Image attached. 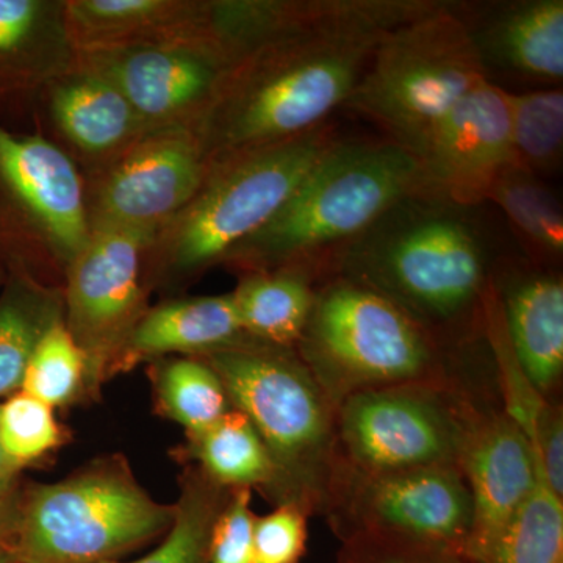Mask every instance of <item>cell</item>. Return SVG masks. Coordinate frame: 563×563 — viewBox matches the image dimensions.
<instances>
[{
  "label": "cell",
  "instance_id": "29",
  "mask_svg": "<svg viewBox=\"0 0 563 563\" xmlns=\"http://www.w3.org/2000/svg\"><path fill=\"white\" fill-rule=\"evenodd\" d=\"M507 92L518 166L539 177L555 172L561 165L563 150L562 88Z\"/></svg>",
  "mask_w": 563,
  "mask_h": 563
},
{
  "label": "cell",
  "instance_id": "23",
  "mask_svg": "<svg viewBox=\"0 0 563 563\" xmlns=\"http://www.w3.org/2000/svg\"><path fill=\"white\" fill-rule=\"evenodd\" d=\"M318 280L301 268L240 274L231 295L247 339L296 350L312 313Z\"/></svg>",
  "mask_w": 563,
  "mask_h": 563
},
{
  "label": "cell",
  "instance_id": "25",
  "mask_svg": "<svg viewBox=\"0 0 563 563\" xmlns=\"http://www.w3.org/2000/svg\"><path fill=\"white\" fill-rule=\"evenodd\" d=\"M60 321H65L62 288L7 276L0 287V402L21 391L33 352Z\"/></svg>",
  "mask_w": 563,
  "mask_h": 563
},
{
  "label": "cell",
  "instance_id": "36",
  "mask_svg": "<svg viewBox=\"0 0 563 563\" xmlns=\"http://www.w3.org/2000/svg\"><path fill=\"white\" fill-rule=\"evenodd\" d=\"M539 472L551 492L563 499V418L561 406L548 402L531 440Z\"/></svg>",
  "mask_w": 563,
  "mask_h": 563
},
{
  "label": "cell",
  "instance_id": "24",
  "mask_svg": "<svg viewBox=\"0 0 563 563\" xmlns=\"http://www.w3.org/2000/svg\"><path fill=\"white\" fill-rule=\"evenodd\" d=\"M180 457L222 487L261 488L277 504L279 476L272 455L239 410H229L209 428L187 435Z\"/></svg>",
  "mask_w": 563,
  "mask_h": 563
},
{
  "label": "cell",
  "instance_id": "38",
  "mask_svg": "<svg viewBox=\"0 0 563 563\" xmlns=\"http://www.w3.org/2000/svg\"><path fill=\"white\" fill-rule=\"evenodd\" d=\"M22 472L24 470L18 466L16 463L11 462L3 453L2 446H0V483L18 479V477H22Z\"/></svg>",
  "mask_w": 563,
  "mask_h": 563
},
{
  "label": "cell",
  "instance_id": "27",
  "mask_svg": "<svg viewBox=\"0 0 563 563\" xmlns=\"http://www.w3.org/2000/svg\"><path fill=\"white\" fill-rule=\"evenodd\" d=\"M487 203L501 211L518 242L540 263L562 261L561 202L537 174L514 166L496 181Z\"/></svg>",
  "mask_w": 563,
  "mask_h": 563
},
{
  "label": "cell",
  "instance_id": "9",
  "mask_svg": "<svg viewBox=\"0 0 563 563\" xmlns=\"http://www.w3.org/2000/svg\"><path fill=\"white\" fill-rule=\"evenodd\" d=\"M90 235L77 166L40 133L0 125V272L63 288Z\"/></svg>",
  "mask_w": 563,
  "mask_h": 563
},
{
  "label": "cell",
  "instance_id": "40",
  "mask_svg": "<svg viewBox=\"0 0 563 563\" xmlns=\"http://www.w3.org/2000/svg\"><path fill=\"white\" fill-rule=\"evenodd\" d=\"M5 279H7L5 273L0 272V287H2L3 282H5Z\"/></svg>",
  "mask_w": 563,
  "mask_h": 563
},
{
  "label": "cell",
  "instance_id": "16",
  "mask_svg": "<svg viewBox=\"0 0 563 563\" xmlns=\"http://www.w3.org/2000/svg\"><path fill=\"white\" fill-rule=\"evenodd\" d=\"M459 466L472 496L465 554L484 563L536 488V454L509 415L474 409Z\"/></svg>",
  "mask_w": 563,
  "mask_h": 563
},
{
  "label": "cell",
  "instance_id": "17",
  "mask_svg": "<svg viewBox=\"0 0 563 563\" xmlns=\"http://www.w3.org/2000/svg\"><path fill=\"white\" fill-rule=\"evenodd\" d=\"M33 125L81 176L106 168L147 131L122 92L80 57L41 92Z\"/></svg>",
  "mask_w": 563,
  "mask_h": 563
},
{
  "label": "cell",
  "instance_id": "18",
  "mask_svg": "<svg viewBox=\"0 0 563 563\" xmlns=\"http://www.w3.org/2000/svg\"><path fill=\"white\" fill-rule=\"evenodd\" d=\"M79 63L66 0H0V125L35 133L36 101Z\"/></svg>",
  "mask_w": 563,
  "mask_h": 563
},
{
  "label": "cell",
  "instance_id": "39",
  "mask_svg": "<svg viewBox=\"0 0 563 563\" xmlns=\"http://www.w3.org/2000/svg\"><path fill=\"white\" fill-rule=\"evenodd\" d=\"M0 563H18L13 542H0Z\"/></svg>",
  "mask_w": 563,
  "mask_h": 563
},
{
  "label": "cell",
  "instance_id": "7",
  "mask_svg": "<svg viewBox=\"0 0 563 563\" xmlns=\"http://www.w3.org/2000/svg\"><path fill=\"white\" fill-rule=\"evenodd\" d=\"M296 351L335 410L374 388L450 385L442 344L383 296L342 277L317 288Z\"/></svg>",
  "mask_w": 563,
  "mask_h": 563
},
{
  "label": "cell",
  "instance_id": "31",
  "mask_svg": "<svg viewBox=\"0 0 563 563\" xmlns=\"http://www.w3.org/2000/svg\"><path fill=\"white\" fill-rule=\"evenodd\" d=\"M21 391L52 409L92 399L87 361L65 321L55 324L41 339L25 369Z\"/></svg>",
  "mask_w": 563,
  "mask_h": 563
},
{
  "label": "cell",
  "instance_id": "12",
  "mask_svg": "<svg viewBox=\"0 0 563 563\" xmlns=\"http://www.w3.org/2000/svg\"><path fill=\"white\" fill-rule=\"evenodd\" d=\"M322 514L340 540L372 533L465 554L472 531V496L461 466L362 473L333 462Z\"/></svg>",
  "mask_w": 563,
  "mask_h": 563
},
{
  "label": "cell",
  "instance_id": "11",
  "mask_svg": "<svg viewBox=\"0 0 563 563\" xmlns=\"http://www.w3.org/2000/svg\"><path fill=\"white\" fill-rule=\"evenodd\" d=\"M155 233L95 229L63 282L65 325L85 355L92 399L128 372V346L150 310L147 255Z\"/></svg>",
  "mask_w": 563,
  "mask_h": 563
},
{
  "label": "cell",
  "instance_id": "15",
  "mask_svg": "<svg viewBox=\"0 0 563 563\" xmlns=\"http://www.w3.org/2000/svg\"><path fill=\"white\" fill-rule=\"evenodd\" d=\"M79 57L122 92L147 131H195L231 69L217 55L188 46L79 51Z\"/></svg>",
  "mask_w": 563,
  "mask_h": 563
},
{
  "label": "cell",
  "instance_id": "37",
  "mask_svg": "<svg viewBox=\"0 0 563 563\" xmlns=\"http://www.w3.org/2000/svg\"><path fill=\"white\" fill-rule=\"evenodd\" d=\"M24 485L22 477L0 483V542H13Z\"/></svg>",
  "mask_w": 563,
  "mask_h": 563
},
{
  "label": "cell",
  "instance_id": "3",
  "mask_svg": "<svg viewBox=\"0 0 563 563\" xmlns=\"http://www.w3.org/2000/svg\"><path fill=\"white\" fill-rule=\"evenodd\" d=\"M420 191L424 185L412 152L385 136L339 135L272 220L222 266L239 274L301 268L321 279L336 251L393 203Z\"/></svg>",
  "mask_w": 563,
  "mask_h": 563
},
{
  "label": "cell",
  "instance_id": "26",
  "mask_svg": "<svg viewBox=\"0 0 563 563\" xmlns=\"http://www.w3.org/2000/svg\"><path fill=\"white\" fill-rule=\"evenodd\" d=\"M155 410L187 435L201 432L232 410L222 380L201 357L155 358L147 368Z\"/></svg>",
  "mask_w": 563,
  "mask_h": 563
},
{
  "label": "cell",
  "instance_id": "4",
  "mask_svg": "<svg viewBox=\"0 0 563 563\" xmlns=\"http://www.w3.org/2000/svg\"><path fill=\"white\" fill-rule=\"evenodd\" d=\"M339 136L331 122L296 139L236 152L209 163L201 187L152 239V292L181 295L288 201L313 163Z\"/></svg>",
  "mask_w": 563,
  "mask_h": 563
},
{
  "label": "cell",
  "instance_id": "22",
  "mask_svg": "<svg viewBox=\"0 0 563 563\" xmlns=\"http://www.w3.org/2000/svg\"><path fill=\"white\" fill-rule=\"evenodd\" d=\"M255 343L240 324L231 292L220 296H174L151 306L128 346V372L136 363L184 355L206 357Z\"/></svg>",
  "mask_w": 563,
  "mask_h": 563
},
{
  "label": "cell",
  "instance_id": "1",
  "mask_svg": "<svg viewBox=\"0 0 563 563\" xmlns=\"http://www.w3.org/2000/svg\"><path fill=\"white\" fill-rule=\"evenodd\" d=\"M484 206L406 196L336 251L325 276L383 296L440 344L470 332L506 261Z\"/></svg>",
  "mask_w": 563,
  "mask_h": 563
},
{
  "label": "cell",
  "instance_id": "30",
  "mask_svg": "<svg viewBox=\"0 0 563 563\" xmlns=\"http://www.w3.org/2000/svg\"><path fill=\"white\" fill-rule=\"evenodd\" d=\"M484 563H563V499L544 484L536 488Z\"/></svg>",
  "mask_w": 563,
  "mask_h": 563
},
{
  "label": "cell",
  "instance_id": "8",
  "mask_svg": "<svg viewBox=\"0 0 563 563\" xmlns=\"http://www.w3.org/2000/svg\"><path fill=\"white\" fill-rule=\"evenodd\" d=\"M487 80L454 3L439 2L384 33L343 109L417 155L437 122Z\"/></svg>",
  "mask_w": 563,
  "mask_h": 563
},
{
  "label": "cell",
  "instance_id": "13",
  "mask_svg": "<svg viewBox=\"0 0 563 563\" xmlns=\"http://www.w3.org/2000/svg\"><path fill=\"white\" fill-rule=\"evenodd\" d=\"M209 172L192 129H152L106 168L84 176L91 231L131 229L157 233L201 187Z\"/></svg>",
  "mask_w": 563,
  "mask_h": 563
},
{
  "label": "cell",
  "instance_id": "14",
  "mask_svg": "<svg viewBox=\"0 0 563 563\" xmlns=\"http://www.w3.org/2000/svg\"><path fill=\"white\" fill-rule=\"evenodd\" d=\"M415 157L424 192L466 206L487 203L496 181L518 166L509 92L495 81L477 85L437 122Z\"/></svg>",
  "mask_w": 563,
  "mask_h": 563
},
{
  "label": "cell",
  "instance_id": "5",
  "mask_svg": "<svg viewBox=\"0 0 563 563\" xmlns=\"http://www.w3.org/2000/svg\"><path fill=\"white\" fill-rule=\"evenodd\" d=\"M201 358L272 455L279 476L276 506L322 514L335 462L336 410L298 351L250 343Z\"/></svg>",
  "mask_w": 563,
  "mask_h": 563
},
{
  "label": "cell",
  "instance_id": "35",
  "mask_svg": "<svg viewBox=\"0 0 563 563\" xmlns=\"http://www.w3.org/2000/svg\"><path fill=\"white\" fill-rule=\"evenodd\" d=\"M251 488H232L211 533L209 563H252V533L257 515Z\"/></svg>",
  "mask_w": 563,
  "mask_h": 563
},
{
  "label": "cell",
  "instance_id": "33",
  "mask_svg": "<svg viewBox=\"0 0 563 563\" xmlns=\"http://www.w3.org/2000/svg\"><path fill=\"white\" fill-rule=\"evenodd\" d=\"M336 563H476L462 551L398 537L361 533L342 540Z\"/></svg>",
  "mask_w": 563,
  "mask_h": 563
},
{
  "label": "cell",
  "instance_id": "6",
  "mask_svg": "<svg viewBox=\"0 0 563 563\" xmlns=\"http://www.w3.org/2000/svg\"><path fill=\"white\" fill-rule=\"evenodd\" d=\"M176 507L152 498L128 459H95L51 484H25L18 563H107L165 537Z\"/></svg>",
  "mask_w": 563,
  "mask_h": 563
},
{
  "label": "cell",
  "instance_id": "32",
  "mask_svg": "<svg viewBox=\"0 0 563 563\" xmlns=\"http://www.w3.org/2000/svg\"><path fill=\"white\" fill-rule=\"evenodd\" d=\"M66 442L55 409L24 391L0 402V446L22 470L43 461Z\"/></svg>",
  "mask_w": 563,
  "mask_h": 563
},
{
  "label": "cell",
  "instance_id": "19",
  "mask_svg": "<svg viewBox=\"0 0 563 563\" xmlns=\"http://www.w3.org/2000/svg\"><path fill=\"white\" fill-rule=\"evenodd\" d=\"M485 76L492 70L514 79L561 87L563 79L562 0H504L459 7Z\"/></svg>",
  "mask_w": 563,
  "mask_h": 563
},
{
  "label": "cell",
  "instance_id": "21",
  "mask_svg": "<svg viewBox=\"0 0 563 563\" xmlns=\"http://www.w3.org/2000/svg\"><path fill=\"white\" fill-rule=\"evenodd\" d=\"M79 51L188 46L206 51V0H66Z\"/></svg>",
  "mask_w": 563,
  "mask_h": 563
},
{
  "label": "cell",
  "instance_id": "10",
  "mask_svg": "<svg viewBox=\"0 0 563 563\" xmlns=\"http://www.w3.org/2000/svg\"><path fill=\"white\" fill-rule=\"evenodd\" d=\"M474 407L451 385L355 393L335 413V462L362 473L459 466Z\"/></svg>",
  "mask_w": 563,
  "mask_h": 563
},
{
  "label": "cell",
  "instance_id": "2",
  "mask_svg": "<svg viewBox=\"0 0 563 563\" xmlns=\"http://www.w3.org/2000/svg\"><path fill=\"white\" fill-rule=\"evenodd\" d=\"M387 32L365 25L309 29L235 63L195 129L207 161L320 128L346 103Z\"/></svg>",
  "mask_w": 563,
  "mask_h": 563
},
{
  "label": "cell",
  "instance_id": "20",
  "mask_svg": "<svg viewBox=\"0 0 563 563\" xmlns=\"http://www.w3.org/2000/svg\"><path fill=\"white\" fill-rule=\"evenodd\" d=\"M493 290L515 361L533 390L551 401L563 374L561 274L506 258Z\"/></svg>",
  "mask_w": 563,
  "mask_h": 563
},
{
  "label": "cell",
  "instance_id": "28",
  "mask_svg": "<svg viewBox=\"0 0 563 563\" xmlns=\"http://www.w3.org/2000/svg\"><path fill=\"white\" fill-rule=\"evenodd\" d=\"M232 488L213 483L188 463L180 477L179 499L169 531L152 553L133 562L107 563H209L211 533Z\"/></svg>",
  "mask_w": 563,
  "mask_h": 563
},
{
  "label": "cell",
  "instance_id": "34",
  "mask_svg": "<svg viewBox=\"0 0 563 563\" xmlns=\"http://www.w3.org/2000/svg\"><path fill=\"white\" fill-rule=\"evenodd\" d=\"M309 515L291 504L276 506L272 514L255 518L252 563H301L307 548Z\"/></svg>",
  "mask_w": 563,
  "mask_h": 563
}]
</instances>
